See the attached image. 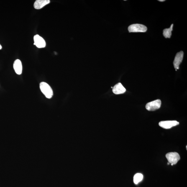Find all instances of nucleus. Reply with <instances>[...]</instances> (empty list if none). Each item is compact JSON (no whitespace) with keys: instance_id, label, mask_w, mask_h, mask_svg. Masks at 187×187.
<instances>
[{"instance_id":"1","label":"nucleus","mask_w":187,"mask_h":187,"mask_svg":"<svg viewBox=\"0 0 187 187\" xmlns=\"http://www.w3.org/2000/svg\"><path fill=\"white\" fill-rule=\"evenodd\" d=\"M40 88L41 91L43 94L48 99L52 98L53 96V91L51 87L48 84L45 82L40 83Z\"/></svg>"},{"instance_id":"2","label":"nucleus","mask_w":187,"mask_h":187,"mask_svg":"<svg viewBox=\"0 0 187 187\" xmlns=\"http://www.w3.org/2000/svg\"><path fill=\"white\" fill-rule=\"evenodd\" d=\"M128 29L129 32H145L147 31V28L143 25L136 24L129 26Z\"/></svg>"},{"instance_id":"3","label":"nucleus","mask_w":187,"mask_h":187,"mask_svg":"<svg viewBox=\"0 0 187 187\" xmlns=\"http://www.w3.org/2000/svg\"><path fill=\"white\" fill-rule=\"evenodd\" d=\"M169 163L173 164H176L178 161L180 160V157L178 153L176 152H170L167 153L166 155Z\"/></svg>"},{"instance_id":"4","label":"nucleus","mask_w":187,"mask_h":187,"mask_svg":"<svg viewBox=\"0 0 187 187\" xmlns=\"http://www.w3.org/2000/svg\"><path fill=\"white\" fill-rule=\"evenodd\" d=\"M161 106V101L158 99L147 103L146 108L149 111H154L160 109Z\"/></svg>"},{"instance_id":"5","label":"nucleus","mask_w":187,"mask_h":187,"mask_svg":"<svg viewBox=\"0 0 187 187\" xmlns=\"http://www.w3.org/2000/svg\"><path fill=\"white\" fill-rule=\"evenodd\" d=\"M34 45L39 48H44L46 46V42L44 39L40 35L37 34L34 37Z\"/></svg>"},{"instance_id":"6","label":"nucleus","mask_w":187,"mask_h":187,"mask_svg":"<svg viewBox=\"0 0 187 187\" xmlns=\"http://www.w3.org/2000/svg\"><path fill=\"white\" fill-rule=\"evenodd\" d=\"M179 124L176 121H161L159 123V126L165 129H169Z\"/></svg>"},{"instance_id":"7","label":"nucleus","mask_w":187,"mask_h":187,"mask_svg":"<svg viewBox=\"0 0 187 187\" xmlns=\"http://www.w3.org/2000/svg\"><path fill=\"white\" fill-rule=\"evenodd\" d=\"M184 56V52L181 51L176 54L173 62L174 67L176 69H179V66L182 61Z\"/></svg>"},{"instance_id":"8","label":"nucleus","mask_w":187,"mask_h":187,"mask_svg":"<svg viewBox=\"0 0 187 187\" xmlns=\"http://www.w3.org/2000/svg\"><path fill=\"white\" fill-rule=\"evenodd\" d=\"M112 91L114 94H120L125 92L126 89L121 83H118L113 87Z\"/></svg>"},{"instance_id":"9","label":"nucleus","mask_w":187,"mask_h":187,"mask_svg":"<svg viewBox=\"0 0 187 187\" xmlns=\"http://www.w3.org/2000/svg\"><path fill=\"white\" fill-rule=\"evenodd\" d=\"M50 2L49 0H37L34 3V7L36 9H41L49 4Z\"/></svg>"},{"instance_id":"10","label":"nucleus","mask_w":187,"mask_h":187,"mask_svg":"<svg viewBox=\"0 0 187 187\" xmlns=\"http://www.w3.org/2000/svg\"><path fill=\"white\" fill-rule=\"evenodd\" d=\"M14 69L15 73L19 75H21L22 72V62L19 59L15 61L13 64Z\"/></svg>"},{"instance_id":"11","label":"nucleus","mask_w":187,"mask_h":187,"mask_svg":"<svg viewBox=\"0 0 187 187\" xmlns=\"http://www.w3.org/2000/svg\"><path fill=\"white\" fill-rule=\"evenodd\" d=\"M173 24H172L169 28L163 30V34L166 38H170L172 35V32L173 29Z\"/></svg>"},{"instance_id":"12","label":"nucleus","mask_w":187,"mask_h":187,"mask_svg":"<svg viewBox=\"0 0 187 187\" xmlns=\"http://www.w3.org/2000/svg\"><path fill=\"white\" fill-rule=\"evenodd\" d=\"M143 178V176L142 174H136L134 175V184H138L142 181Z\"/></svg>"},{"instance_id":"13","label":"nucleus","mask_w":187,"mask_h":187,"mask_svg":"<svg viewBox=\"0 0 187 187\" xmlns=\"http://www.w3.org/2000/svg\"><path fill=\"white\" fill-rule=\"evenodd\" d=\"M2 46H1V44H0V50H1V49H2Z\"/></svg>"},{"instance_id":"14","label":"nucleus","mask_w":187,"mask_h":187,"mask_svg":"<svg viewBox=\"0 0 187 187\" xmlns=\"http://www.w3.org/2000/svg\"><path fill=\"white\" fill-rule=\"evenodd\" d=\"M158 1H160V2H163V1H164V0H162H162L161 1L160 0H160H159Z\"/></svg>"}]
</instances>
